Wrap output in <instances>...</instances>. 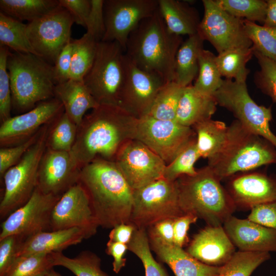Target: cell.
Masks as SVG:
<instances>
[{
	"label": "cell",
	"instance_id": "6da1fadb",
	"mask_svg": "<svg viewBox=\"0 0 276 276\" xmlns=\"http://www.w3.org/2000/svg\"><path fill=\"white\" fill-rule=\"evenodd\" d=\"M137 119L119 106L99 105L78 127L71 153L81 169L97 158L114 162L122 146L134 139Z\"/></svg>",
	"mask_w": 276,
	"mask_h": 276
},
{
	"label": "cell",
	"instance_id": "7a4b0ae2",
	"mask_svg": "<svg viewBox=\"0 0 276 276\" xmlns=\"http://www.w3.org/2000/svg\"><path fill=\"white\" fill-rule=\"evenodd\" d=\"M79 182L86 190L99 226L129 223L133 190L114 162L97 158L81 169Z\"/></svg>",
	"mask_w": 276,
	"mask_h": 276
},
{
	"label": "cell",
	"instance_id": "3957f363",
	"mask_svg": "<svg viewBox=\"0 0 276 276\" xmlns=\"http://www.w3.org/2000/svg\"><path fill=\"white\" fill-rule=\"evenodd\" d=\"M183 42L168 29L159 9L143 20L130 34L125 54L137 67L174 81L176 56Z\"/></svg>",
	"mask_w": 276,
	"mask_h": 276
},
{
	"label": "cell",
	"instance_id": "277c9868",
	"mask_svg": "<svg viewBox=\"0 0 276 276\" xmlns=\"http://www.w3.org/2000/svg\"><path fill=\"white\" fill-rule=\"evenodd\" d=\"M220 181L208 165L194 175L178 178L179 202L183 213L203 219L209 225H222L236 208Z\"/></svg>",
	"mask_w": 276,
	"mask_h": 276
},
{
	"label": "cell",
	"instance_id": "5b68a950",
	"mask_svg": "<svg viewBox=\"0 0 276 276\" xmlns=\"http://www.w3.org/2000/svg\"><path fill=\"white\" fill-rule=\"evenodd\" d=\"M276 164V149L237 120L228 126L226 141L208 166L220 180L262 166Z\"/></svg>",
	"mask_w": 276,
	"mask_h": 276
},
{
	"label": "cell",
	"instance_id": "8992f818",
	"mask_svg": "<svg viewBox=\"0 0 276 276\" xmlns=\"http://www.w3.org/2000/svg\"><path fill=\"white\" fill-rule=\"evenodd\" d=\"M9 75L12 107L20 113L39 103L54 98L57 84L54 65L31 53L11 52L7 63Z\"/></svg>",
	"mask_w": 276,
	"mask_h": 276
},
{
	"label": "cell",
	"instance_id": "52a82bcc",
	"mask_svg": "<svg viewBox=\"0 0 276 276\" xmlns=\"http://www.w3.org/2000/svg\"><path fill=\"white\" fill-rule=\"evenodd\" d=\"M125 76V53L117 41L97 43L93 64L83 82L99 105L120 107Z\"/></svg>",
	"mask_w": 276,
	"mask_h": 276
},
{
	"label": "cell",
	"instance_id": "ba28073f",
	"mask_svg": "<svg viewBox=\"0 0 276 276\" xmlns=\"http://www.w3.org/2000/svg\"><path fill=\"white\" fill-rule=\"evenodd\" d=\"M50 125L42 127L35 143L4 175L5 189L0 203L1 219L7 217L25 204L36 188L39 167L47 147V140Z\"/></svg>",
	"mask_w": 276,
	"mask_h": 276
},
{
	"label": "cell",
	"instance_id": "9c48e42d",
	"mask_svg": "<svg viewBox=\"0 0 276 276\" xmlns=\"http://www.w3.org/2000/svg\"><path fill=\"white\" fill-rule=\"evenodd\" d=\"M183 215L176 180L163 177L133 190L130 222L137 229L147 230L158 221Z\"/></svg>",
	"mask_w": 276,
	"mask_h": 276
},
{
	"label": "cell",
	"instance_id": "30bf717a",
	"mask_svg": "<svg viewBox=\"0 0 276 276\" xmlns=\"http://www.w3.org/2000/svg\"><path fill=\"white\" fill-rule=\"evenodd\" d=\"M213 96L217 105L231 111L244 126L276 149V135L270 128L271 107L257 104L249 96L246 82L225 79Z\"/></svg>",
	"mask_w": 276,
	"mask_h": 276
},
{
	"label": "cell",
	"instance_id": "8fae6325",
	"mask_svg": "<svg viewBox=\"0 0 276 276\" xmlns=\"http://www.w3.org/2000/svg\"><path fill=\"white\" fill-rule=\"evenodd\" d=\"M195 136L192 127L182 126L174 120L146 116L137 119L134 139L145 144L167 165Z\"/></svg>",
	"mask_w": 276,
	"mask_h": 276
},
{
	"label": "cell",
	"instance_id": "7c38bea8",
	"mask_svg": "<svg viewBox=\"0 0 276 276\" xmlns=\"http://www.w3.org/2000/svg\"><path fill=\"white\" fill-rule=\"evenodd\" d=\"M202 3L204 15L198 33L218 54L235 48L252 47L245 30L244 19L228 13L216 0H203Z\"/></svg>",
	"mask_w": 276,
	"mask_h": 276
},
{
	"label": "cell",
	"instance_id": "4fadbf2b",
	"mask_svg": "<svg viewBox=\"0 0 276 276\" xmlns=\"http://www.w3.org/2000/svg\"><path fill=\"white\" fill-rule=\"evenodd\" d=\"M74 23L69 11L60 6L27 24V35L37 54L54 64L61 50L72 39Z\"/></svg>",
	"mask_w": 276,
	"mask_h": 276
},
{
	"label": "cell",
	"instance_id": "5bb4252c",
	"mask_svg": "<svg viewBox=\"0 0 276 276\" xmlns=\"http://www.w3.org/2000/svg\"><path fill=\"white\" fill-rule=\"evenodd\" d=\"M60 197L44 194L36 187L29 200L3 221L0 240L14 235L25 241L38 233L51 231V213Z\"/></svg>",
	"mask_w": 276,
	"mask_h": 276
},
{
	"label": "cell",
	"instance_id": "9a60e30c",
	"mask_svg": "<svg viewBox=\"0 0 276 276\" xmlns=\"http://www.w3.org/2000/svg\"><path fill=\"white\" fill-rule=\"evenodd\" d=\"M158 8V0L104 1L105 32L102 41H117L125 51L130 34Z\"/></svg>",
	"mask_w": 276,
	"mask_h": 276
},
{
	"label": "cell",
	"instance_id": "2e32d148",
	"mask_svg": "<svg viewBox=\"0 0 276 276\" xmlns=\"http://www.w3.org/2000/svg\"><path fill=\"white\" fill-rule=\"evenodd\" d=\"M114 162L134 190L164 177V160L140 141L132 139L118 151Z\"/></svg>",
	"mask_w": 276,
	"mask_h": 276
},
{
	"label": "cell",
	"instance_id": "e0dca14e",
	"mask_svg": "<svg viewBox=\"0 0 276 276\" xmlns=\"http://www.w3.org/2000/svg\"><path fill=\"white\" fill-rule=\"evenodd\" d=\"M98 227L88 195L78 182L66 191L54 205L51 215L50 231L77 227L88 239L96 234Z\"/></svg>",
	"mask_w": 276,
	"mask_h": 276
},
{
	"label": "cell",
	"instance_id": "ac0fdd59",
	"mask_svg": "<svg viewBox=\"0 0 276 276\" xmlns=\"http://www.w3.org/2000/svg\"><path fill=\"white\" fill-rule=\"evenodd\" d=\"M165 83L157 74L137 67L125 54V76L120 107L137 119L147 116Z\"/></svg>",
	"mask_w": 276,
	"mask_h": 276
},
{
	"label": "cell",
	"instance_id": "d6986e66",
	"mask_svg": "<svg viewBox=\"0 0 276 276\" xmlns=\"http://www.w3.org/2000/svg\"><path fill=\"white\" fill-rule=\"evenodd\" d=\"M63 112L62 104L54 97L39 103L26 112L11 117L1 123V147L13 146L27 141Z\"/></svg>",
	"mask_w": 276,
	"mask_h": 276
},
{
	"label": "cell",
	"instance_id": "ffe728a7",
	"mask_svg": "<svg viewBox=\"0 0 276 276\" xmlns=\"http://www.w3.org/2000/svg\"><path fill=\"white\" fill-rule=\"evenodd\" d=\"M80 171L70 152L47 147L39 167L37 188L44 194L61 196L79 182Z\"/></svg>",
	"mask_w": 276,
	"mask_h": 276
},
{
	"label": "cell",
	"instance_id": "44dd1931",
	"mask_svg": "<svg viewBox=\"0 0 276 276\" xmlns=\"http://www.w3.org/2000/svg\"><path fill=\"white\" fill-rule=\"evenodd\" d=\"M225 188L236 209L254 207L276 201V177L260 172L236 174L229 178Z\"/></svg>",
	"mask_w": 276,
	"mask_h": 276
},
{
	"label": "cell",
	"instance_id": "7402d4cb",
	"mask_svg": "<svg viewBox=\"0 0 276 276\" xmlns=\"http://www.w3.org/2000/svg\"><path fill=\"white\" fill-rule=\"evenodd\" d=\"M185 250L199 262L212 266H223L236 252L223 226L209 225L194 235Z\"/></svg>",
	"mask_w": 276,
	"mask_h": 276
},
{
	"label": "cell",
	"instance_id": "603a6c76",
	"mask_svg": "<svg viewBox=\"0 0 276 276\" xmlns=\"http://www.w3.org/2000/svg\"><path fill=\"white\" fill-rule=\"evenodd\" d=\"M223 227L239 251H276V230L249 219L230 216Z\"/></svg>",
	"mask_w": 276,
	"mask_h": 276
},
{
	"label": "cell",
	"instance_id": "cb8c5ba5",
	"mask_svg": "<svg viewBox=\"0 0 276 276\" xmlns=\"http://www.w3.org/2000/svg\"><path fill=\"white\" fill-rule=\"evenodd\" d=\"M151 249L159 260L167 264L175 276H216L221 266L203 264L182 248L149 239Z\"/></svg>",
	"mask_w": 276,
	"mask_h": 276
},
{
	"label": "cell",
	"instance_id": "d4e9b609",
	"mask_svg": "<svg viewBox=\"0 0 276 276\" xmlns=\"http://www.w3.org/2000/svg\"><path fill=\"white\" fill-rule=\"evenodd\" d=\"M86 239L84 232L77 227L41 232L29 237L21 243L16 258L33 254L62 252L68 247L76 245Z\"/></svg>",
	"mask_w": 276,
	"mask_h": 276
},
{
	"label": "cell",
	"instance_id": "484cf974",
	"mask_svg": "<svg viewBox=\"0 0 276 276\" xmlns=\"http://www.w3.org/2000/svg\"><path fill=\"white\" fill-rule=\"evenodd\" d=\"M54 97L61 102L64 112L78 127L86 111L99 105L83 81L69 79L56 84Z\"/></svg>",
	"mask_w": 276,
	"mask_h": 276
},
{
	"label": "cell",
	"instance_id": "4316f807",
	"mask_svg": "<svg viewBox=\"0 0 276 276\" xmlns=\"http://www.w3.org/2000/svg\"><path fill=\"white\" fill-rule=\"evenodd\" d=\"M217 105L213 96L201 94L190 85L184 89L174 121L182 126L192 127L198 122L212 119Z\"/></svg>",
	"mask_w": 276,
	"mask_h": 276
},
{
	"label": "cell",
	"instance_id": "83f0119b",
	"mask_svg": "<svg viewBox=\"0 0 276 276\" xmlns=\"http://www.w3.org/2000/svg\"><path fill=\"white\" fill-rule=\"evenodd\" d=\"M158 9L169 31L188 36L198 33L200 22L196 10L177 0H158Z\"/></svg>",
	"mask_w": 276,
	"mask_h": 276
},
{
	"label": "cell",
	"instance_id": "f1b7e54d",
	"mask_svg": "<svg viewBox=\"0 0 276 276\" xmlns=\"http://www.w3.org/2000/svg\"><path fill=\"white\" fill-rule=\"evenodd\" d=\"M203 39L197 33L188 36L177 51L175 64L174 81L182 87L190 85L198 75L199 57Z\"/></svg>",
	"mask_w": 276,
	"mask_h": 276
},
{
	"label": "cell",
	"instance_id": "f546056e",
	"mask_svg": "<svg viewBox=\"0 0 276 276\" xmlns=\"http://www.w3.org/2000/svg\"><path fill=\"white\" fill-rule=\"evenodd\" d=\"M192 128L201 157L209 160L220 152L227 135L228 126L225 123L210 119L196 123Z\"/></svg>",
	"mask_w": 276,
	"mask_h": 276
},
{
	"label": "cell",
	"instance_id": "4dcf8cb0",
	"mask_svg": "<svg viewBox=\"0 0 276 276\" xmlns=\"http://www.w3.org/2000/svg\"><path fill=\"white\" fill-rule=\"evenodd\" d=\"M60 5L58 0H1V12L20 21H33Z\"/></svg>",
	"mask_w": 276,
	"mask_h": 276
},
{
	"label": "cell",
	"instance_id": "1f68e13d",
	"mask_svg": "<svg viewBox=\"0 0 276 276\" xmlns=\"http://www.w3.org/2000/svg\"><path fill=\"white\" fill-rule=\"evenodd\" d=\"M253 55L252 47L235 48L219 53L216 56V62L222 77L246 82L249 73L246 63Z\"/></svg>",
	"mask_w": 276,
	"mask_h": 276
},
{
	"label": "cell",
	"instance_id": "d6a6232c",
	"mask_svg": "<svg viewBox=\"0 0 276 276\" xmlns=\"http://www.w3.org/2000/svg\"><path fill=\"white\" fill-rule=\"evenodd\" d=\"M49 254L54 266L64 267L76 276H109L101 268V258L90 251H82L72 258L66 257L62 252Z\"/></svg>",
	"mask_w": 276,
	"mask_h": 276
},
{
	"label": "cell",
	"instance_id": "836d02e7",
	"mask_svg": "<svg viewBox=\"0 0 276 276\" xmlns=\"http://www.w3.org/2000/svg\"><path fill=\"white\" fill-rule=\"evenodd\" d=\"M73 44L70 79L83 81L96 57L98 41L85 33L79 39H72Z\"/></svg>",
	"mask_w": 276,
	"mask_h": 276
},
{
	"label": "cell",
	"instance_id": "e575fe53",
	"mask_svg": "<svg viewBox=\"0 0 276 276\" xmlns=\"http://www.w3.org/2000/svg\"><path fill=\"white\" fill-rule=\"evenodd\" d=\"M26 29L27 24L0 12V46L7 47L14 52L38 55L29 40Z\"/></svg>",
	"mask_w": 276,
	"mask_h": 276
},
{
	"label": "cell",
	"instance_id": "d590c367",
	"mask_svg": "<svg viewBox=\"0 0 276 276\" xmlns=\"http://www.w3.org/2000/svg\"><path fill=\"white\" fill-rule=\"evenodd\" d=\"M185 88L175 81L166 82L157 93L147 116L158 120H174Z\"/></svg>",
	"mask_w": 276,
	"mask_h": 276
},
{
	"label": "cell",
	"instance_id": "8d00e7d4",
	"mask_svg": "<svg viewBox=\"0 0 276 276\" xmlns=\"http://www.w3.org/2000/svg\"><path fill=\"white\" fill-rule=\"evenodd\" d=\"M216 56L210 51L204 49L199 55L198 76L193 86L204 95L213 96L224 80L217 66Z\"/></svg>",
	"mask_w": 276,
	"mask_h": 276
},
{
	"label": "cell",
	"instance_id": "74e56055",
	"mask_svg": "<svg viewBox=\"0 0 276 276\" xmlns=\"http://www.w3.org/2000/svg\"><path fill=\"white\" fill-rule=\"evenodd\" d=\"M78 126L63 112L50 125L47 140L50 149L71 152L75 142Z\"/></svg>",
	"mask_w": 276,
	"mask_h": 276
},
{
	"label": "cell",
	"instance_id": "f35d334b",
	"mask_svg": "<svg viewBox=\"0 0 276 276\" xmlns=\"http://www.w3.org/2000/svg\"><path fill=\"white\" fill-rule=\"evenodd\" d=\"M270 258L268 252L238 250L221 266L216 276H250L257 268Z\"/></svg>",
	"mask_w": 276,
	"mask_h": 276
},
{
	"label": "cell",
	"instance_id": "ab89813d",
	"mask_svg": "<svg viewBox=\"0 0 276 276\" xmlns=\"http://www.w3.org/2000/svg\"><path fill=\"white\" fill-rule=\"evenodd\" d=\"M127 246L128 250L142 262L145 276H170L164 267L154 259L146 229L136 228Z\"/></svg>",
	"mask_w": 276,
	"mask_h": 276
},
{
	"label": "cell",
	"instance_id": "60d3db41",
	"mask_svg": "<svg viewBox=\"0 0 276 276\" xmlns=\"http://www.w3.org/2000/svg\"><path fill=\"white\" fill-rule=\"evenodd\" d=\"M196 146V135L178 154L172 162L166 165L164 177L175 181L182 175H194L197 173L194 165L200 158Z\"/></svg>",
	"mask_w": 276,
	"mask_h": 276
},
{
	"label": "cell",
	"instance_id": "b9f144b4",
	"mask_svg": "<svg viewBox=\"0 0 276 276\" xmlns=\"http://www.w3.org/2000/svg\"><path fill=\"white\" fill-rule=\"evenodd\" d=\"M244 27L254 51L276 61V27L261 26L245 19Z\"/></svg>",
	"mask_w": 276,
	"mask_h": 276
},
{
	"label": "cell",
	"instance_id": "7bdbcfd3",
	"mask_svg": "<svg viewBox=\"0 0 276 276\" xmlns=\"http://www.w3.org/2000/svg\"><path fill=\"white\" fill-rule=\"evenodd\" d=\"M54 265L49 254L17 257L4 276H43Z\"/></svg>",
	"mask_w": 276,
	"mask_h": 276
},
{
	"label": "cell",
	"instance_id": "ee69618b",
	"mask_svg": "<svg viewBox=\"0 0 276 276\" xmlns=\"http://www.w3.org/2000/svg\"><path fill=\"white\" fill-rule=\"evenodd\" d=\"M225 11L239 18L264 24L267 9L266 1L216 0Z\"/></svg>",
	"mask_w": 276,
	"mask_h": 276
},
{
	"label": "cell",
	"instance_id": "f6af8a7d",
	"mask_svg": "<svg viewBox=\"0 0 276 276\" xmlns=\"http://www.w3.org/2000/svg\"><path fill=\"white\" fill-rule=\"evenodd\" d=\"M260 67L256 75V83L276 104V61L254 51Z\"/></svg>",
	"mask_w": 276,
	"mask_h": 276
},
{
	"label": "cell",
	"instance_id": "bcb514c9",
	"mask_svg": "<svg viewBox=\"0 0 276 276\" xmlns=\"http://www.w3.org/2000/svg\"><path fill=\"white\" fill-rule=\"evenodd\" d=\"M9 49L0 46V120L2 123L11 117L12 97L10 81L7 70L8 57L10 54Z\"/></svg>",
	"mask_w": 276,
	"mask_h": 276
},
{
	"label": "cell",
	"instance_id": "7dc6e473",
	"mask_svg": "<svg viewBox=\"0 0 276 276\" xmlns=\"http://www.w3.org/2000/svg\"><path fill=\"white\" fill-rule=\"evenodd\" d=\"M42 128L27 141L17 145L1 147L0 149V175L3 177L6 171L16 165L26 152L37 141Z\"/></svg>",
	"mask_w": 276,
	"mask_h": 276
},
{
	"label": "cell",
	"instance_id": "c3c4849f",
	"mask_svg": "<svg viewBox=\"0 0 276 276\" xmlns=\"http://www.w3.org/2000/svg\"><path fill=\"white\" fill-rule=\"evenodd\" d=\"M103 0H91V8L86 22V33L98 42L102 40L105 32Z\"/></svg>",
	"mask_w": 276,
	"mask_h": 276
},
{
	"label": "cell",
	"instance_id": "681fc988",
	"mask_svg": "<svg viewBox=\"0 0 276 276\" xmlns=\"http://www.w3.org/2000/svg\"><path fill=\"white\" fill-rule=\"evenodd\" d=\"M23 241L14 235L0 240V276H4L16 259L18 249Z\"/></svg>",
	"mask_w": 276,
	"mask_h": 276
},
{
	"label": "cell",
	"instance_id": "f907efd6",
	"mask_svg": "<svg viewBox=\"0 0 276 276\" xmlns=\"http://www.w3.org/2000/svg\"><path fill=\"white\" fill-rule=\"evenodd\" d=\"M247 219L276 230V201L254 207Z\"/></svg>",
	"mask_w": 276,
	"mask_h": 276
},
{
	"label": "cell",
	"instance_id": "816d5d0a",
	"mask_svg": "<svg viewBox=\"0 0 276 276\" xmlns=\"http://www.w3.org/2000/svg\"><path fill=\"white\" fill-rule=\"evenodd\" d=\"M72 39L61 50L54 63V74L57 84L70 79L73 51Z\"/></svg>",
	"mask_w": 276,
	"mask_h": 276
},
{
	"label": "cell",
	"instance_id": "f5cc1de1",
	"mask_svg": "<svg viewBox=\"0 0 276 276\" xmlns=\"http://www.w3.org/2000/svg\"><path fill=\"white\" fill-rule=\"evenodd\" d=\"M60 6L72 15L74 22L85 28L91 8V0H59Z\"/></svg>",
	"mask_w": 276,
	"mask_h": 276
},
{
	"label": "cell",
	"instance_id": "db71d44e",
	"mask_svg": "<svg viewBox=\"0 0 276 276\" xmlns=\"http://www.w3.org/2000/svg\"><path fill=\"white\" fill-rule=\"evenodd\" d=\"M198 218L190 214H187L175 218L173 223L174 245L183 248L189 243L188 235L190 226L195 223Z\"/></svg>",
	"mask_w": 276,
	"mask_h": 276
},
{
	"label": "cell",
	"instance_id": "11a10c76",
	"mask_svg": "<svg viewBox=\"0 0 276 276\" xmlns=\"http://www.w3.org/2000/svg\"><path fill=\"white\" fill-rule=\"evenodd\" d=\"M174 219L158 221L147 229L148 238L167 244H174L173 223Z\"/></svg>",
	"mask_w": 276,
	"mask_h": 276
},
{
	"label": "cell",
	"instance_id": "9f6ffc18",
	"mask_svg": "<svg viewBox=\"0 0 276 276\" xmlns=\"http://www.w3.org/2000/svg\"><path fill=\"white\" fill-rule=\"evenodd\" d=\"M128 250L127 244L113 242L108 240L106 244V252L108 255L113 258L112 262L113 271L118 273L125 266L126 259L124 258L126 251Z\"/></svg>",
	"mask_w": 276,
	"mask_h": 276
},
{
	"label": "cell",
	"instance_id": "6f0895ef",
	"mask_svg": "<svg viewBox=\"0 0 276 276\" xmlns=\"http://www.w3.org/2000/svg\"><path fill=\"white\" fill-rule=\"evenodd\" d=\"M136 228L131 223L118 224L111 228L109 234V240L127 245Z\"/></svg>",
	"mask_w": 276,
	"mask_h": 276
},
{
	"label": "cell",
	"instance_id": "680465c9",
	"mask_svg": "<svg viewBox=\"0 0 276 276\" xmlns=\"http://www.w3.org/2000/svg\"><path fill=\"white\" fill-rule=\"evenodd\" d=\"M265 19L263 26L276 27V0H268Z\"/></svg>",
	"mask_w": 276,
	"mask_h": 276
},
{
	"label": "cell",
	"instance_id": "91938a15",
	"mask_svg": "<svg viewBox=\"0 0 276 276\" xmlns=\"http://www.w3.org/2000/svg\"><path fill=\"white\" fill-rule=\"evenodd\" d=\"M43 276H61L60 273L55 271L53 268L48 271Z\"/></svg>",
	"mask_w": 276,
	"mask_h": 276
},
{
	"label": "cell",
	"instance_id": "94428289",
	"mask_svg": "<svg viewBox=\"0 0 276 276\" xmlns=\"http://www.w3.org/2000/svg\"></svg>",
	"mask_w": 276,
	"mask_h": 276
}]
</instances>
